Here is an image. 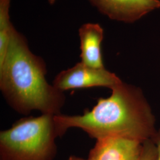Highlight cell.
Here are the masks:
<instances>
[{"label":"cell","mask_w":160,"mask_h":160,"mask_svg":"<svg viewBox=\"0 0 160 160\" xmlns=\"http://www.w3.org/2000/svg\"><path fill=\"white\" fill-rule=\"evenodd\" d=\"M111 90L109 97L99 98L92 110L82 114L55 115L61 136L69 128H78L96 139H151L157 132L155 119L141 89L122 82Z\"/></svg>","instance_id":"6da1fadb"},{"label":"cell","mask_w":160,"mask_h":160,"mask_svg":"<svg viewBox=\"0 0 160 160\" xmlns=\"http://www.w3.org/2000/svg\"><path fill=\"white\" fill-rule=\"evenodd\" d=\"M46 63L33 53L26 39L14 29L6 57L0 64V90L11 108L20 114L33 110L61 114L63 92L46 79Z\"/></svg>","instance_id":"7a4b0ae2"},{"label":"cell","mask_w":160,"mask_h":160,"mask_svg":"<svg viewBox=\"0 0 160 160\" xmlns=\"http://www.w3.org/2000/svg\"><path fill=\"white\" fill-rule=\"evenodd\" d=\"M60 137L54 114L20 119L0 132V160H53Z\"/></svg>","instance_id":"3957f363"},{"label":"cell","mask_w":160,"mask_h":160,"mask_svg":"<svg viewBox=\"0 0 160 160\" xmlns=\"http://www.w3.org/2000/svg\"><path fill=\"white\" fill-rule=\"evenodd\" d=\"M122 80L105 68H96L80 62L56 76L53 86L61 92L69 89L105 87L112 88Z\"/></svg>","instance_id":"277c9868"},{"label":"cell","mask_w":160,"mask_h":160,"mask_svg":"<svg viewBox=\"0 0 160 160\" xmlns=\"http://www.w3.org/2000/svg\"><path fill=\"white\" fill-rule=\"evenodd\" d=\"M110 19L133 23L160 7L159 0H88Z\"/></svg>","instance_id":"5b68a950"},{"label":"cell","mask_w":160,"mask_h":160,"mask_svg":"<svg viewBox=\"0 0 160 160\" xmlns=\"http://www.w3.org/2000/svg\"><path fill=\"white\" fill-rule=\"evenodd\" d=\"M87 160H140L143 142L122 137L96 139Z\"/></svg>","instance_id":"8992f818"},{"label":"cell","mask_w":160,"mask_h":160,"mask_svg":"<svg viewBox=\"0 0 160 160\" xmlns=\"http://www.w3.org/2000/svg\"><path fill=\"white\" fill-rule=\"evenodd\" d=\"M81 62L96 68H104L101 50L103 29L98 24L86 23L78 30Z\"/></svg>","instance_id":"52a82bcc"},{"label":"cell","mask_w":160,"mask_h":160,"mask_svg":"<svg viewBox=\"0 0 160 160\" xmlns=\"http://www.w3.org/2000/svg\"><path fill=\"white\" fill-rule=\"evenodd\" d=\"M10 2L11 0H0V64L5 59L15 29L10 22Z\"/></svg>","instance_id":"ba28073f"},{"label":"cell","mask_w":160,"mask_h":160,"mask_svg":"<svg viewBox=\"0 0 160 160\" xmlns=\"http://www.w3.org/2000/svg\"><path fill=\"white\" fill-rule=\"evenodd\" d=\"M140 160H157V148L151 139L143 142L142 152Z\"/></svg>","instance_id":"9c48e42d"},{"label":"cell","mask_w":160,"mask_h":160,"mask_svg":"<svg viewBox=\"0 0 160 160\" xmlns=\"http://www.w3.org/2000/svg\"><path fill=\"white\" fill-rule=\"evenodd\" d=\"M151 139L154 143L157 148V160H160V129L157 131Z\"/></svg>","instance_id":"30bf717a"},{"label":"cell","mask_w":160,"mask_h":160,"mask_svg":"<svg viewBox=\"0 0 160 160\" xmlns=\"http://www.w3.org/2000/svg\"><path fill=\"white\" fill-rule=\"evenodd\" d=\"M67 160H84L83 158H81L79 157H77V156H75V155H71L69 157Z\"/></svg>","instance_id":"8fae6325"}]
</instances>
